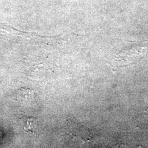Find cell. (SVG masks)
<instances>
[{
  "label": "cell",
  "instance_id": "6da1fadb",
  "mask_svg": "<svg viewBox=\"0 0 148 148\" xmlns=\"http://www.w3.org/2000/svg\"><path fill=\"white\" fill-rule=\"evenodd\" d=\"M68 133L72 140H77L79 143L88 141L91 134L90 131L84 126L77 122H68Z\"/></svg>",
  "mask_w": 148,
  "mask_h": 148
},
{
  "label": "cell",
  "instance_id": "7a4b0ae2",
  "mask_svg": "<svg viewBox=\"0 0 148 148\" xmlns=\"http://www.w3.org/2000/svg\"><path fill=\"white\" fill-rule=\"evenodd\" d=\"M24 130L28 133H35L37 128V119L34 117L24 116L20 118Z\"/></svg>",
  "mask_w": 148,
  "mask_h": 148
}]
</instances>
